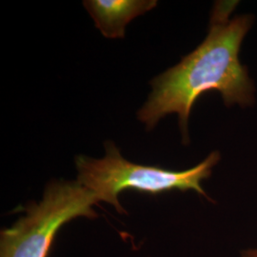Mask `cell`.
<instances>
[{
  "mask_svg": "<svg viewBox=\"0 0 257 257\" xmlns=\"http://www.w3.org/2000/svg\"><path fill=\"white\" fill-rule=\"evenodd\" d=\"M104 146L106 155L101 159L85 156L75 157L76 181L91 191L98 202L110 204L121 213L125 211L120 205L118 194L125 190L151 194L192 190L209 198L201 182L211 175L212 168L220 159L219 153L213 152L198 165L178 172L130 162L121 156L111 141L106 142Z\"/></svg>",
  "mask_w": 257,
  "mask_h": 257,
  "instance_id": "7a4b0ae2",
  "label": "cell"
},
{
  "mask_svg": "<svg viewBox=\"0 0 257 257\" xmlns=\"http://www.w3.org/2000/svg\"><path fill=\"white\" fill-rule=\"evenodd\" d=\"M232 8V3L216 4L206 39L179 64L151 82L153 91L138 113L147 130L167 114L176 113L183 141L188 142L190 112L204 92H220L226 105L246 106L253 102V85L238 57L252 19L249 16L229 19Z\"/></svg>",
  "mask_w": 257,
  "mask_h": 257,
  "instance_id": "6da1fadb",
  "label": "cell"
},
{
  "mask_svg": "<svg viewBox=\"0 0 257 257\" xmlns=\"http://www.w3.org/2000/svg\"><path fill=\"white\" fill-rule=\"evenodd\" d=\"M242 257H257V248L244 250L242 252Z\"/></svg>",
  "mask_w": 257,
  "mask_h": 257,
  "instance_id": "5b68a950",
  "label": "cell"
},
{
  "mask_svg": "<svg viewBox=\"0 0 257 257\" xmlns=\"http://www.w3.org/2000/svg\"><path fill=\"white\" fill-rule=\"evenodd\" d=\"M95 195L80 184H50L40 202L31 204L26 214L1 232L0 257H47L55 233L76 217L97 216Z\"/></svg>",
  "mask_w": 257,
  "mask_h": 257,
  "instance_id": "3957f363",
  "label": "cell"
},
{
  "mask_svg": "<svg viewBox=\"0 0 257 257\" xmlns=\"http://www.w3.org/2000/svg\"><path fill=\"white\" fill-rule=\"evenodd\" d=\"M83 5L95 27L107 38H123L126 26L133 19L157 5L156 0H85Z\"/></svg>",
  "mask_w": 257,
  "mask_h": 257,
  "instance_id": "277c9868",
  "label": "cell"
}]
</instances>
